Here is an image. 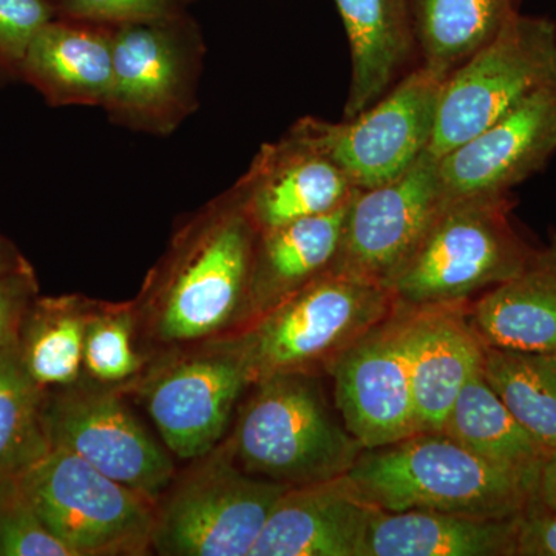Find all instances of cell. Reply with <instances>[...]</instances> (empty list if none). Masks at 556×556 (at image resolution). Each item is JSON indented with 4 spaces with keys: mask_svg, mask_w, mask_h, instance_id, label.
<instances>
[{
    "mask_svg": "<svg viewBox=\"0 0 556 556\" xmlns=\"http://www.w3.org/2000/svg\"><path fill=\"white\" fill-rule=\"evenodd\" d=\"M376 510L348 475L288 486L251 556H364Z\"/></svg>",
    "mask_w": 556,
    "mask_h": 556,
    "instance_id": "obj_18",
    "label": "cell"
},
{
    "mask_svg": "<svg viewBox=\"0 0 556 556\" xmlns=\"http://www.w3.org/2000/svg\"><path fill=\"white\" fill-rule=\"evenodd\" d=\"M336 409L364 450L386 447L420 433L407 356L404 306L365 332L327 368Z\"/></svg>",
    "mask_w": 556,
    "mask_h": 556,
    "instance_id": "obj_14",
    "label": "cell"
},
{
    "mask_svg": "<svg viewBox=\"0 0 556 556\" xmlns=\"http://www.w3.org/2000/svg\"><path fill=\"white\" fill-rule=\"evenodd\" d=\"M228 439L248 473L288 486L348 475L364 452L325 397L318 372L270 376L251 387Z\"/></svg>",
    "mask_w": 556,
    "mask_h": 556,
    "instance_id": "obj_3",
    "label": "cell"
},
{
    "mask_svg": "<svg viewBox=\"0 0 556 556\" xmlns=\"http://www.w3.org/2000/svg\"><path fill=\"white\" fill-rule=\"evenodd\" d=\"M515 556H556V503L533 496L518 515Z\"/></svg>",
    "mask_w": 556,
    "mask_h": 556,
    "instance_id": "obj_33",
    "label": "cell"
},
{
    "mask_svg": "<svg viewBox=\"0 0 556 556\" xmlns=\"http://www.w3.org/2000/svg\"><path fill=\"white\" fill-rule=\"evenodd\" d=\"M0 556H73L43 525L17 478L0 481Z\"/></svg>",
    "mask_w": 556,
    "mask_h": 556,
    "instance_id": "obj_30",
    "label": "cell"
},
{
    "mask_svg": "<svg viewBox=\"0 0 556 556\" xmlns=\"http://www.w3.org/2000/svg\"><path fill=\"white\" fill-rule=\"evenodd\" d=\"M20 78L50 105L104 108L113 79L112 27L54 17L33 38Z\"/></svg>",
    "mask_w": 556,
    "mask_h": 556,
    "instance_id": "obj_19",
    "label": "cell"
},
{
    "mask_svg": "<svg viewBox=\"0 0 556 556\" xmlns=\"http://www.w3.org/2000/svg\"><path fill=\"white\" fill-rule=\"evenodd\" d=\"M17 482L73 556L152 554L155 503L67 450L51 447Z\"/></svg>",
    "mask_w": 556,
    "mask_h": 556,
    "instance_id": "obj_8",
    "label": "cell"
},
{
    "mask_svg": "<svg viewBox=\"0 0 556 556\" xmlns=\"http://www.w3.org/2000/svg\"><path fill=\"white\" fill-rule=\"evenodd\" d=\"M402 306L419 431L441 433L457 394L481 371L484 343L471 327L468 302Z\"/></svg>",
    "mask_w": 556,
    "mask_h": 556,
    "instance_id": "obj_17",
    "label": "cell"
},
{
    "mask_svg": "<svg viewBox=\"0 0 556 556\" xmlns=\"http://www.w3.org/2000/svg\"><path fill=\"white\" fill-rule=\"evenodd\" d=\"M511 207L508 193L445 200L387 285L396 303H467L519 273L535 249L511 225Z\"/></svg>",
    "mask_w": 556,
    "mask_h": 556,
    "instance_id": "obj_4",
    "label": "cell"
},
{
    "mask_svg": "<svg viewBox=\"0 0 556 556\" xmlns=\"http://www.w3.org/2000/svg\"><path fill=\"white\" fill-rule=\"evenodd\" d=\"M137 309L131 303H94L84 340V372L105 386L123 387L141 375L149 357L138 348Z\"/></svg>",
    "mask_w": 556,
    "mask_h": 556,
    "instance_id": "obj_29",
    "label": "cell"
},
{
    "mask_svg": "<svg viewBox=\"0 0 556 556\" xmlns=\"http://www.w3.org/2000/svg\"><path fill=\"white\" fill-rule=\"evenodd\" d=\"M444 201L438 159L430 150L401 177L376 188L357 189L348 204L331 273L387 288Z\"/></svg>",
    "mask_w": 556,
    "mask_h": 556,
    "instance_id": "obj_13",
    "label": "cell"
},
{
    "mask_svg": "<svg viewBox=\"0 0 556 556\" xmlns=\"http://www.w3.org/2000/svg\"><path fill=\"white\" fill-rule=\"evenodd\" d=\"M334 2L345 25L353 65L343 119H353L412 72L413 62L419 65L415 31L408 0Z\"/></svg>",
    "mask_w": 556,
    "mask_h": 556,
    "instance_id": "obj_20",
    "label": "cell"
},
{
    "mask_svg": "<svg viewBox=\"0 0 556 556\" xmlns=\"http://www.w3.org/2000/svg\"><path fill=\"white\" fill-rule=\"evenodd\" d=\"M94 300L36 298L17 331V350L30 378L46 390L83 379L84 340Z\"/></svg>",
    "mask_w": 556,
    "mask_h": 556,
    "instance_id": "obj_26",
    "label": "cell"
},
{
    "mask_svg": "<svg viewBox=\"0 0 556 556\" xmlns=\"http://www.w3.org/2000/svg\"><path fill=\"white\" fill-rule=\"evenodd\" d=\"M394 308L396 300L382 285L329 270L239 329L254 383L328 368Z\"/></svg>",
    "mask_w": 556,
    "mask_h": 556,
    "instance_id": "obj_7",
    "label": "cell"
},
{
    "mask_svg": "<svg viewBox=\"0 0 556 556\" xmlns=\"http://www.w3.org/2000/svg\"><path fill=\"white\" fill-rule=\"evenodd\" d=\"M348 478L379 510L497 519L518 517L538 485V475L489 463L437 431L364 450Z\"/></svg>",
    "mask_w": 556,
    "mask_h": 556,
    "instance_id": "obj_2",
    "label": "cell"
},
{
    "mask_svg": "<svg viewBox=\"0 0 556 556\" xmlns=\"http://www.w3.org/2000/svg\"><path fill=\"white\" fill-rule=\"evenodd\" d=\"M518 517L376 510L364 556H515Z\"/></svg>",
    "mask_w": 556,
    "mask_h": 556,
    "instance_id": "obj_23",
    "label": "cell"
},
{
    "mask_svg": "<svg viewBox=\"0 0 556 556\" xmlns=\"http://www.w3.org/2000/svg\"><path fill=\"white\" fill-rule=\"evenodd\" d=\"M482 375L526 430L556 450V351L525 353L484 345Z\"/></svg>",
    "mask_w": 556,
    "mask_h": 556,
    "instance_id": "obj_28",
    "label": "cell"
},
{
    "mask_svg": "<svg viewBox=\"0 0 556 556\" xmlns=\"http://www.w3.org/2000/svg\"><path fill=\"white\" fill-rule=\"evenodd\" d=\"M471 327L486 346L556 351V233L519 273L468 305Z\"/></svg>",
    "mask_w": 556,
    "mask_h": 556,
    "instance_id": "obj_21",
    "label": "cell"
},
{
    "mask_svg": "<svg viewBox=\"0 0 556 556\" xmlns=\"http://www.w3.org/2000/svg\"><path fill=\"white\" fill-rule=\"evenodd\" d=\"M56 14L49 0H0V73L20 76L33 38Z\"/></svg>",
    "mask_w": 556,
    "mask_h": 556,
    "instance_id": "obj_31",
    "label": "cell"
},
{
    "mask_svg": "<svg viewBox=\"0 0 556 556\" xmlns=\"http://www.w3.org/2000/svg\"><path fill=\"white\" fill-rule=\"evenodd\" d=\"M535 495L544 503H556V450L548 453L541 467Z\"/></svg>",
    "mask_w": 556,
    "mask_h": 556,
    "instance_id": "obj_35",
    "label": "cell"
},
{
    "mask_svg": "<svg viewBox=\"0 0 556 556\" xmlns=\"http://www.w3.org/2000/svg\"><path fill=\"white\" fill-rule=\"evenodd\" d=\"M38 292V278L33 268L0 276V345L17 338L22 320Z\"/></svg>",
    "mask_w": 556,
    "mask_h": 556,
    "instance_id": "obj_34",
    "label": "cell"
},
{
    "mask_svg": "<svg viewBox=\"0 0 556 556\" xmlns=\"http://www.w3.org/2000/svg\"><path fill=\"white\" fill-rule=\"evenodd\" d=\"M442 84L417 65L356 118L329 123L305 116L291 130L334 161L356 189L376 188L430 150Z\"/></svg>",
    "mask_w": 556,
    "mask_h": 556,
    "instance_id": "obj_11",
    "label": "cell"
},
{
    "mask_svg": "<svg viewBox=\"0 0 556 556\" xmlns=\"http://www.w3.org/2000/svg\"><path fill=\"white\" fill-rule=\"evenodd\" d=\"M441 433L489 463L538 477L548 456L490 387L482 368L457 394Z\"/></svg>",
    "mask_w": 556,
    "mask_h": 556,
    "instance_id": "obj_25",
    "label": "cell"
},
{
    "mask_svg": "<svg viewBox=\"0 0 556 556\" xmlns=\"http://www.w3.org/2000/svg\"><path fill=\"white\" fill-rule=\"evenodd\" d=\"M547 87H556V24L515 14L442 84L430 152L441 159Z\"/></svg>",
    "mask_w": 556,
    "mask_h": 556,
    "instance_id": "obj_10",
    "label": "cell"
},
{
    "mask_svg": "<svg viewBox=\"0 0 556 556\" xmlns=\"http://www.w3.org/2000/svg\"><path fill=\"white\" fill-rule=\"evenodd\" d=\"M46 422L51 447L67 450L153 503L177 475L169 450L131 412L123 387L80 379L51 390Z\"/></svg>",
    "mask_w": 556,
    "mask_h": 556,
    "instance_id": "obj_12",
    "label": "cell"
},
{
    "mask_svg": "<svg viewBox=\"0 0 556 556\" xmlns=\"http://www.w3.org/2000/svg\"><path fill=\"white\" fill-rule=\"evenodd\" d=\"M288 485L248 473L228 439L189 460L155 503L152 552L163 556H251Z\"/></svg>",
    "mask_w": 556,
    "mask_h": 556,
    "instance_id": "obj_5",
    "label": "cell"
},
{
    "mask_svg": "<svg viewBox=\"0 0 556 556\" xmlns=\"http://www.w3.org/2000/svg\"><path fill=\"white\" fill-rule=\"evenodd\" d=\"M257 239L236 188L186 219L134 302L142 342L160 353L247 327Z\"/></svg>",
    "mask_w": 556,
    "mask_h": 556,
    "instance_id": "obj_1",
    "label": "cell"
},
{
    "mask_svg": "<svg viewBox=\"0 0 556 556\" xmlns=\"http://www.w3.org/2000/svg\"><path fill=\"white\" fill-rule=\"evenodd\" d=\"M237 192L258 233L346 206L356 186L294 130L258 150Z\"/></svg>",
    "mask_w": 556,
    "mask_h": 556,
    "instance_id": "obj_16",
    "label": "cell"
},
{
    "mask_svg": "<svg viewBox=\"0 0 556 556\" xmlns=\"http://www.w3.org/2000/svg\"><path fill=\"white\" fill-rule=\"evenodd\" d=\"M28 268H33V266L16 248V244L0 233V276Z\"/></svg>",
    "mask_w": 556,
    "mask_h": 556,
    "instance_id": "obj_36",
    "label": "cell"
},
{
    "mask_svg": "<svg viewBox=\"0 0 556 556\" xmlns=\"http://www.w3.org/2000/svg\"><path fill=\"white\" fill-rule=\"evenodd\" d=\"M192 0H54V9L65 20L115 25L166 20L186 13Z\"/></svg>",
    "mask_w": 556,
    "mask_h": 556,
    "instance_id": "obj_32",
    "label": "cell"
},
{
    "mask_svg": "<svg viewBox=\"0 0 556 556\" xmlns=\"http://www.w3.org/2000/svg\"><path fill=\"white\" fill-rule=\"evenodd\" d=\"M104 109L116 126L167 137L199 109L206 43L188 14L115 25Z\"/></svg>",
    "mask_w": 556,
    "mask_h": 556,
    "instance_id": "obj_9",
    "label": "cell"
},
{
    "mask_svg": "<svg viewBox=\"0 0 556 556\" xmlns=\"http://www.w3.org/2000/svg\"><path fill=\"white\" fill-rule=\"evenodd\" d=\"M417 60L444 83L496 38L521 0H408Z\"/></svg>",
    "mask_w": 556,
    "mask_h": 556,
    "instance_id": "obj_24",
    "label": "cell"
},
{
    "mask_svg": "<svg viewBox=\"0 0 556 556\" xmlns=\"http://www.w3.org/2000/svg\"><path fill=\"white\" fill-rule=\"evenodd\" d=\"M348 204L258 233L249 285V324L331 270Z\"/></svg>",
    "mask_w": 556,
    "mask_h": 556,
    "instance_id": "obj_22",
    "label": "cell"
},
{
    "mask_svg": "<svg viewBox=\"0 0 556 556\" xmlns=\"http://www.w3.org/2000/svg\"><path fill=\"white\" fill-rule=\"evenodd\" d=\"M254 386L239 331L160 351L123 388L139 401L170 455L192 460L217 447L233 412Z\"/></svg>",
    "mask_w": 556,
    "mask_h": 556,
    "instance_id": "obj_6",
    "label": "cell"
},
{
    "mask_svg": "<svg viewBox=\"0 0 556 556\" xmlns=\"http://www.w3.org/2000/svg\"><path fill=\"white\" fill-rule=\"evenodd\" d=\"M47 397L22 364L17 338L0 345V481L21 477L50 452Z\"/></svg>",
    "mask_w": 556,
    "mask_h": 556,
    "instance_id": "obj_27",
    "label": "cell"
},
{
    "mask_svg": "<svg viewBox=\"0 0 556 556\" xmlns=\"http://www.w3.org/2000/svg\"><path fill=\"white\" fill-rule=\"evenodd\" d=\"M555 153L556 87H547L438 159L442 192L445 200L508 193Z\"/></svg>",
    "mask_w": 556,
    "mask_h": 556,
    "instance_id": "obj_15",
    "label": "cell"
}]
</instances>
